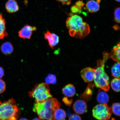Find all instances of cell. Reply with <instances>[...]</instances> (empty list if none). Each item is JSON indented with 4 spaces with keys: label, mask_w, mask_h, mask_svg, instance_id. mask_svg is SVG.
I'll use <instances>...</instances> for the list:
<instances>
[{
    "label": "cell",
    "mask_w": 120,
    "mask_h": 120,
    "mask_svg": "<svg viewBox=\"0 0 120 120\" xmlns=\"http://www.w3.org/2000/svg\"><path fill=\"white\" fill-rule=\"evenodd\" d=\"M98 1L94 0H90L88 1L86 4V7L87 11L90 13L96 12L98 11L100 5Z\"/></svg>",
    "instance_id": "7c38bea8"
},
{
    "label": "cell",
    "mask_w": 120,
    "mask_h": 120,
    "mask_svg": "<svg viewBox=\"0 0 120 120\" xmlns=\"http://www.w3.org/2000/svg\"><path fill=\"white\" fill-rule=\"evenodd\" d=\"M102 60H98L97 66L94 68V82L95 86L105 91L109 89V78L105 70V63L109 58V54L104 52L103 53Z\"/></svg>",
    "instance_id": "7a4b0ae2"
},
{
    "label": "cell",
    "mask_w": 120,
    "mask_h": 120,
    "mask_svg": "<svg viewBox=\"0 0 120 120\" xmlns=\"http://www.w3.org/2000/svg\"><path fill=\"white\" fill-rule=\"evenodd\" d=\"M54 117L55 120H64L66 117V115L65 111L59 108L55 111Z\"/></svg>",
    "instance_id": "d6986e66"
},
{
    "label": "cell",
    "mask_w": 120,
    "mask_h": 120,
    "mask_svg": "<svg viewBox=\"0 0 120 120\" xmlns=\"http://www.w3.org/2000/svg\"><path fill=\"white\" fill-rule=\"evenodd\" d=\"M62 101L67 106H70L73 103V100L72 99H68L67 97L64 98Z\"/></svg>",
    "instance_id": "484cf974"
},
{
    "label": "cell",
    "mask_w": 120,
    "mask_h": 120,
    "mask_svg": "<svg viewBox=\"0 0 120 120\" xmlns=\"http://www.w3.org/2000/svg\"><path fill=\"white\" fill-rule=\"evenodd\" d=\"M57 1L59 2H60L63 5H68L71 4L72 0H56Z\"/></svg>",
    "instance_id": "f1b7e54d"
},
{
    "label": "cell",
    "mask_w": 120,
    "mask_h": 120,
    "mask_svg": "<svg viewBox=\"0 0 120 120\" xmlns=\"http://www.w3.org/2000/svg\"><path fill=\"white\" fill-rule=\"evenodd\" d=\"M75 5L78 8L82 9V8L84 5V4L82 1H79L76 3Z\"/></svg>",
    "instance_id": "f546056e"
},
{
    "label": "cell",
    "mask_w": 120,
    "mask_h": 120,
    "mask_svg": "<svg viewBox=\"0 0 120 120\" xmlns=\"http://www.w3.org/2000/svg\"><path fill=\"white\" fill-rule=\"evenodd\" d=\"M109 57L117 62H120V43L115 46L109 54Z\"/></svg>",
    "instance_id": "5bb4252c"
},
{
    "label": "cell",
    "mask_w": 120,
    "mask_h": 120,
    "mask_svg": "<svg viewBox=\"0 0 120 120\" xmlns=\"http://www.w3.org/2000/svg\"><path fill=\"white\" fill-rule=\"evenodd\" d=\"M5 8L7 11L9 13L16 12L19 9L16 0H8L5 4Z\"/></svg>",
    "instance_id": "8fae6325"
},
{
    "label": "cell",
    "mask_w": 120,
    "mask_h": 120,
    "mask_svg": "<svg viewBox=\"0 0 120 120\" xmlns=\"http://www.w3.org/2000/svg\"><path fill=\"white\" fill-rule=\"evenodd\" d=\"M112 114L111 108L107 104L97 105L92 110L93 116L99 120H108Z\"/></svg>",
    "instance_id": "8992f818"
},
{
    "label": "cell",
    "mask_w": 120,
    "mask_h": 120,
    "mask_svg": "<svg viewBox=\"0 0 120 120\" xmlns=\"http://www.w3.org/2000/svg\"><path fill=\"white\" fill-rule=\"evenodd\" d=\"M120 78H115L111 82V87L113 90L115 92H118L120 91Z\"/></svg>",
    "instance_id": "44dd1931"
},
{
    "label": "cell",
    "mask_w": 120,
    "mask_h": 120,
    "mask_svg": "<svg viewBox=\"0 0 120 120\" xmlns=\"http://www.w3.org/2000/svg\"><path fill=\"white\" fill-rule=\"evenodd\" d=\"M19 112L13 99L2 102L0 100V120H17Z\"/></svg>",
    "instance_id": "277c9868"
},
{
    "label": "cell",
    "mask_w": 120,
    "mask_h": 120,
    "mask_svg": "<svg viewBox=\"0 0 120 120\" xmlns=\"http://www.w3.org/2000/svg\"><path fill=\"white\" fill-rule=\"evenodd\" d=\"M81 76L86 82H90L94 80V69L88 67L83 69L80 72Z\"/></svg>",
    "instance_id": "9c48e42d"
},
{
    "label": "cell",
    "mask_w": 120,
    "mask_h": 120,
    "mask_svg": "<svg viewBox=\"0 0 120 120\" xmlns=\"http://www.w3.org/2000/svg\"><path fill=\"white\" fill-rule=\"evenodd\" d=\"M68 120H82V119L81 117L79 115L73 114L69 117Z\"/></svg>",
    "instance_id": "83f0119b"
},
{
    "label": "cell",
    "mask_w": 120,
    "mask_h": 120,
    "mask_svg": "<svg viewBox=\"0 0 120 120\" xmlns=\"http://www.w3.org/2000/svg\"><path fill=\"white\" fill-rule=\"evenodd\" d=\"M19 120H28L27 119H26L25 118H22L19 119Z\"/></svg>",
    "instance_id": "d6a6232c"
},
{
    "label": "cell",
    "mask_w": 120,
    "mask_h": 120,
    "mask_svg": "<svg viewBox=\"0 0 120 120\" xmlns=\"http://www.w3.org/2000/svg\"><path fill=\"white\" fill-rule=\"evenodd\" d=\"M120 7L117 8L115 9L114 11L115 20L117 23L120 22Z\"/></svg>",
    "instance_id": "603a6c76"
},
{
    "label": "cell",
    "mask_w": 120,
    "mask_h": 120,
    "mask_svg": "<svg viewBox=\"0 0 120 120\" xmlns=\"http://www.w3.org/2000/svg\"><path fill=\"white\" fill-rule=\"evenodd\" d=\"M115 1H117V2H120V0H115Z\"/></svg>",
    "instance_id": "e575fe53"
},
{
    "label": "cell",
    "mask_w": 120,
    "mask_h": 120,
    "mask_svg": "<svg viewBox=\"0 0 120 120\" xmlns=\"http://www.w3.org/2000/svg\"><path fill=\"white\" fill-rule=\"evenodd\" d=\"M0 50L2 53L5 55L11 54L14 50L12 45L9 42H6L1 45Z\"/></svg>",
    "instance_id": "2e32d148"
},
{
    "label": "cell",
    "mask_w": 120,
    "mask_h": 120,
    "mask_svg": "<svg viewBox=\"0 0 120 120\" xmlns=\"http://www.w3.org/2000/svg\"><path fill=\"white\" fill-rule=\"evenodd\" d=\"M61 104L55 98L48 99L34 105L33 110L42 120H55L54 113L56 109L60 108Z\"/></svg>",
    "instance_id": "3957f363"
},
{
    "label": "cell",
    "mask_w": 120,
    "mask_h": 120,
    "mask_svg": "<svg viewBox=\"0 0 120 120\" xmlns=\"http://www.w3.org/2000/svg\"><path fill=\"white\" fill-rule=\"evenodd\" d=\"M120 103H115L112 104L111 108L112 111L116 116H120Z\"/></svg>",
    "instance_id": "7402d4cb"
},
{
    "label": "cell",
    "mask_w": 120,
    "mask_h": 120,
    "mask_svg": "<svg viewBox=\"0 0 120 120\" xmlns=\"http://www.w3.org/2000/svg\"><path fill=\"white\" fill-rule=\"evenodd\" d=\"M97 100L98 102L101 104H107L109 101V97L106 93L100 90L97 95Z\"/></svg>",
    "instance_id": "e0dca14e"
},
{
    "label": "cell",
    "mask_w": 120,
    "mask_h": 120,
    "mask_svg": "<svg viewBox=\"0 0 120 120\" xmlns=\"http://www.w3.org/2000/svg\"><path fill=\"white\" fill-rule=\"evenodd\" d=\"M4 73L3 69L0 67V79L2 78L4 76Z\"/></svg>",
    "instance_id": "4dcf8cb0"
},
{
    "label": "cell",
    "mask_w": 120,
    "mask_h": 120,
    "mask_svg": "<svg viewBox=\"0 0 120 120\" xmlns=\"http://www.w3.org/2000/svg\"><path fill=\"white\" fill-rule=\"evenodd\" d=\"M6 85L5 82L2 79H0V94L3 93L5 90Z\"/></svg>",
    "instance_id": "d4e9b609"
},
{
    "label": "cell",
    "mask_w": 120,
    "mask_h": 120,
    "mask_svg": "<svg viewBox=\"0 0 120 120\" xmlns=\"http://www.w3.org/2000/svg\"><path fill=\"white\" fill-rule=\"evenodd\" d=\"M62 92L63 94L67 97H73L76 93L75 88L74 85L72 84H69L63 88Z\"/></svg>",
    "instance_id": "4fadbf2b"
},
{
    "label": "cell",
    "mask_w": 120,
    "mask_h": 120,
    "mask_svg": "<svg viewBox=\"0 0 120 120\" xmlns=\"http://www.w3.org/2000/svg\"><path fill=\"white\" fill-rule=\"evenodd\" d=\"M6 22L2 14H0V39H2L8 35L6 31Z\"/></svg>",
    "instance_id": "9a60e30c"
},
{
    "label": "cell",
    "mask_w": 120,
    "mask_h": 120,
    "mask_svg": "<svg viewBox=\"0 0 120 120\" xmlns=\"http://www.w3.org/2000/svg\"><path fill=\"white\" fill-rule=\"evenodd\" d=\"M118 27H118V25H115V26H114L113 27V28L114 29H115L116 30H118Z\"/></svg>",
    "instance_id": "1f68e13d"
},
{
    "label": "cell",
    "mask_w": 120,
    "mask_h": 120,
    "mask_svg": "<svg viewBox=\"0 0 120 120\" xmlns=\"http://www.w3.org/2000/svg\"><path fill=\"white\" fill-rule=\"evenodd\" d=\"M93 92L91 88V85L89 84L83 94H81L80 98L82 99L88 101L91 100Z\"/></svg>",
    "instance_id": "ac0fdd59"
},
{
    "label": "cell",
    "mask_w": 120,
    "mask_h": 120,
    "mask_svg": "<svg viewBox=\"0 0 120 120\" xmlns=\"http://www.w3.org/2000/svg\"><path fill=\"white\" fill-rule=\"evenodd\" d=\"M73 108L76 113L81 115L86 112L87 106L86 102L83 100H77L74 103Z\"/></svg>",
    "instance_id": "30bf717a"
},
{
    "label": "cell",
    "mask_w": 120,
    "mask_h": 120,
    "mask_svg": "<svg viewBox=\"0 0 120 120\" xmlns=\"http://www.w3.org/2000/svg\"><path fill=\"white\" fill-rule=\"evenodd\" d=\"M32 120H41L39 118H34V119H33Z\"/></svg>",
    "instance_id": "836d02e7"
},
{
    "label": "cell",
    "mask_w": 120,
    "mask_h": 120,
    "mask_svg": "<svg viewBox=\"0 0 120 120\" xmlns=\"http://www.w3.org/2000/svg\"><path fill=\"white\" fill-rule=\"evenodd\" d=\"M71 11L74 13H80L82 12L81 9H79L75 5L72 6L71 8Z\"/></svg>",
    "instance_id": "4316f807"
},
{
    "label": "cell",
    "mask_w": 120,
    "mask_h": 120,
    "mask_svg": "<svg viewBox=\"0 0 120 120\" xmlns=\"http://www.w3.org/2000/svg\"><path fill=\"white\" fill-rule=\"evenodd\" d=\"M30 97L35 99L36 103H41L52 98L50 93L49 85L46 83L36 85L33 89L29 93Z\"/></svg>",
    "instance_id": "5b68a950"
},
{
    "label": "cell",
    "mask_w": 120,
    "mask_h": 120,
    "mask_svg": "<svg viewBox=\"0 0 120 120\" xmlns=\"http://www.w3.org/2000/svg\"><path fill=\"white\" fill-rule=\"evenodd\" d=\"M120 62H117L112 66L111 68V72L112 76L115 78H120Z\"/></svg>",
    "instance_id": "ffe728a7"
},
{
    "label": "cell",
    "mask_w": 120,
    "mask_h": 120,
    "mask_svg": "<svg viewBox=\"0 0 120 120\" xmlns=\"http://www.w3.org/2000/svg\"><path fill=\"white\" fill-rule=\"evenodd\" d=\"M44 36L45 39L47 40L49 47L52 49L59 43V37L58 36L55 34L51 33L49 31L45 33Z\"/></svg>",
    "instance_id": "ba28073f"
},
{
    "label": "cell",
    "mask_w": 120,
    "mask_h": 120,
    "mask_svg": "<svg viewBox=\"0 0 120 120\" xmlns=\"http://www.w3.org/2000/svg\"><path fill=\"white\" fill-rule=\"evenodd\" d=\"M46 83H52L54 84L56 82V76L53 75H51L49 76V78H47L46 79Z\"/></svg>",
    "instance_id": "cb8c5ba5"
},
{
    "label": "cell",
    "mask_w": 120,
    "mask_h": 120,
    "mask_svg": "<svg viewBox=\"0 0 120 120\" xmlns=\"http://www.w3.org/2000/svg\"><path fill=\"white\" fill-rule=\"evenodd\" d=\"M70 16L66 22L70 35L78 39L85 38L90 33L89 25L84 22L82 18L78 15L70 13Z\"/></svg>",
    "instance_id": "6da1fadb"
},
{
    "label": "cell",
    "mask_w": 120,
    "mask_h": 120,
    "mask_svg": "<svg viewBox=\"0 0 120 120\" xmlns=\"http://www.w3.org/2000/svg\"><path fill=\"white\" fill-rule=\"evenodd\" d=\"M37 28L35 26L26 25H25L18 32L19 37L23 39H30L32 36L33 31L36 30Z\"/></svg>",
    "instance_id": "52a82bcc"
}]
</instances>
